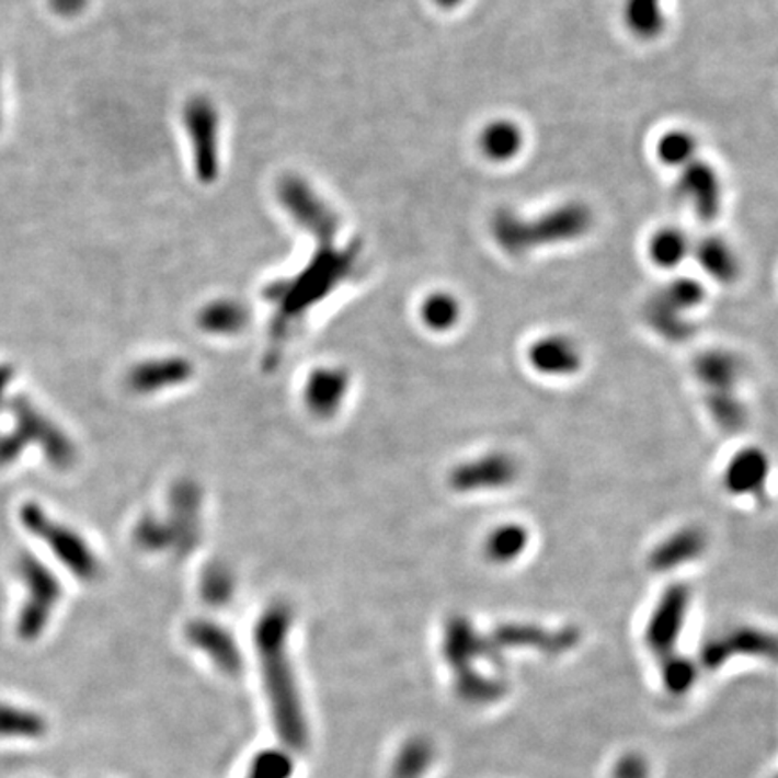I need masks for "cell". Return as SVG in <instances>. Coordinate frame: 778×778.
<instances>
[{
  "instance_id": "cell-1",
  "label": "cell",
  "mask_w": 778,
  "mask_h": 778,
  "mask_svg": "<svg viewBox=\"0 0 778 778\" xmlns=\"http://www.w3.org/2000/svg\"><path fill=\"white\" fill-rule=\"evenodd\" d=\"M287 626L288 618L284 609L268 613L259 626L256 645L262 656L263 679L273 705L274 723L278 728L279 737L284 739L290 748L301 750L305 748L309 735L293 665L285 648Z\"/></svg>"
},
{
  "instance_id": "cell-32",
  "label": "cell",
  "mask_w": 778,
  "mask_h": 778,
  "mask_svg": "<svg viewBox=\"0 0 778 778\" xmlns=\"http://www.w3.org/2000/svg\"><path fill=\"white\" fill-rule=\"evenodd\" d=\"M778 778V777H777Z\"/></svg>"
},
{
  "instance_id": "cell-24",
  "label": "cell",
  "mask_w": 778,
  "mask_h": 778,
  "mask_svg": "<svg viewBox=\"0 0 778 778\" xmlns=\"http://www.w3.org/2000/svg\"><path fill=\"white\" fill-rule=\"evenodd\" d=\"M422 316L431 329L447 330L455 327L456 321L460 318V305L450 294H433L425 299Z\"/></svg>"
},
{
  "instance_id": "cell-17",
  "label": "cell",
  "mask_w": 778,
  "mask_h": 778,
  "mask_svg": "<svg viewBox=\"0 0 778 778\" xmlns=\"http://www.w3.org/2000/svg\"><path fill=\"white\" fill-rule=\"evenodd\" d=\"M530 546V531L519 523H506L487 537L485 553L494 564H511L525 556Z\"/></svg>"
},
{
  "instance_id": "cell-6",
  "label": "cell",
  "mask_w": 778,
  "mask_h": 778,
  "mask_svg": "<svg viewBox=\"0 0 778 778\" xmlns=\"http://www.w3.org/2000/svg\"><path fill=\"white\" fill-rule=\"evenodd\" d=\"M690 592L683 584L667 587L651 613L645 627V643L660 657L674 654V648L687 620Z\"/></svg>"
},
{
  "instance_id": "cell-27",
  "label": "cell",
  "mask_w": 778,
  "mask_h": 778,
  "mask_svg": "<svg viewBox=\"0 0 778 778\" xmlns=\"http://www.w3.org/2000/svg\"><path fill=\"white\" fill-rule=\"evenodd\" d=\"M290 771H293V763L285 753L265 752L254 758L248 778H288Z\"/></svg>"
},
{
  "instance_id": "cell-3",
  "label": "cell",
  "mask_w": 778,
  "mask_h": 778,
  "mask_svg": "<svg viewBox=\"0 0 778 778\" xmlns=\"http://www.w3.org/2000/svg\"><path fill=\"white\" fill-rule=\"evenodd\" d=\"M705 299V288L698 279L677 278L652 296L648 304L649 323L662 335L683 339L690 334L685 313L696 309Z\"/></svg>"
},
{
  "instance_id": "cell-4",
  "label": "cell",
  "mask_w": 778,
  "mask_h": 778,
  "mask_svg": "<svg viewBox=\"0 0 778 778\" xmlns=\"http://www.w3.org/2000/svg\"><path fill=\"white\" fill-rule=\"evenodd\" d=\"M184 125L192 139L193 161L201 181L209 182L218 178V112L208 98L195 96L186 103Z\"/></svg>"
},
{
  "instance_id": "cell-31",
  "label": "cell",
  "mask_w": 778,
  "mask_h": 778,
  "mask_svg": "<svg viewBox=\"0 0 778 778\" xmlns=\"http://www.w3.org/2000/svg\"><path fill=\"white\" fill-rule=\"evenodd\" d=\"M0 125H2V77H0Z\"/></svg>"
},
{
  "instance_id": "cell-2",
  "label": "cell",
  "mask_w": 778,
  "mask_h": 778,
  "mask_svg": "<svg viewBox=\"0 0 778 778\" xmlns=\"http://www.w3.org/2000/svg\"><path fill=\"white\" fill-rule=\"evenodd\" d=\"M593 228V213L586 204L567 203L534 218L503 209L492 220L495 242L506 253L525 254L534 249L575 242Z\"/></svg>"
},
{
  "instance_id": "cell-7",
  "label": "cell",
  "mask_w": 778,
  "mask_h": 778,
  "mask_svg": "<svg viewBox=\"0 0 778 778\" xmlns=\"http://www.w3.org/2000/svg\"><path fill=\"white\" fill-rule=\"evenodd\" d=\"M677 195L702 222L716 220L723 208V182L718 170L699 157L682 168V175L677 179Z\"/></svg>"
},
{
  "instance_id": "cell-25",
  "label": "cell",
  "mask_w": 778,
  "mask_h": 778,
  "mask_svg": "<svg viewBox=\"0 0 778 778\" xmlns=\"http://www.w3.org/2000/svg\"><path fill=\"white\" fill-rule=\"evenodd\" d=\"M245 321V312L240 305L234 301H217L204 309V329L215 330V332H233L240 329Z\"/></svg>"
},
{
  "instance_id": "cell-22",
  "label": "cell",
  "mask_w": 778,
  "mask_h": 778,
  "mask_svg": "<svg viewBox=\"0 0 778 778\" xmlns=\"http://www.w3.org/2000/svg\"><path fill=\"white\" fill-rule=\"evenodd\" d=\"M435 757V750L427 739H413L400 750L394 760V778H420L430 769Z\"/></svg>"
},
{
  "instance_id": "cell-14",
  "label": "cell",
  "mask_w": 778,
  "mask_h": 778,
  "mask_svg": "<svg viewBox=\"0 0 778 778\" xmlns=\"http://www.w3.org/2000/svg\"><path fill=\"white\" fill-rule=\"evenodd\" d=\"M192 642L211 657L215 665L222 668L224 673H238L240 671V652L234 645L233 638L228 632L211 623H195L190 629Z\"/></svg>"
},
{
  "instance_id": "cell-21",
  "label": "cell",
  "mask_w": 778,
  "mask_h": 778,
  "mask_svg": "<svg viewBox=\"0 0 778 778\" xmlns=\"http://www.w3.org/2000/svg\"><path fill=\"white\" fill-rule=\"evenodd\" d=\"M657 159L673 168H685L698 159V139L687 130H671L660 137Z\"/></svg>"
},
{
  "instance_id": "cell-26",
  "label": "cell",
  "mask_w": 778,
  "mask_h": 778,
  "mask_svg": "<svg viewBox=\"0 0 778 778\" xmlns=\"http://www.w3.org/2000/svg\"><path fill=\"white\" fill-rule=\"evenodd\" d=\"M343 393V379L335 374H319L310 385V402L318 411L332 410Z\"/></svg>"
},
{
  "instance_id": "cell-18",
  "label": "cell",
  "mask_w": 778,
  "mask_h": 778,
  "mask_svg": "<svg viewBox=\"0 0 778 778\" xmlns=\"http://www.w3.org/2000/svg\"><path fill=\"white\" fill-rule=\"evenodd\" d=\"M623 21L632 35L652 41L665 30L663 0H626Z\"/></svg>"
},
{
  "instance_id": "cell-29",
  "label": "cell",
  "mask_w": 778,
  "mask_h": 778,
  "mask_svg": "<svg viewBox=\"0 0 778 778\" xmlns=\"http://www.w3.org/2000/svg\"><path fill=\"white\" fill-rule=\"evenodd\" d=\"M53 10L61 16H75L87 5V0H52Z\"/></svg>"
},
{
  "instance_id": "cell-20",
  "label": "cell",
  "mask_w": 778,
  "mask_h": 778,
  "mask_svg": "<svg viewBox=\"0 0 778 778\" xmlns=\"http://www.w3.org/2000/svg\"><path fill=\"white\" fill-rule=\"evenodd\" d=\"M696 371L708 388L713 391H728L737 382L739 363L726 352H710L698 361Z\"/></svg>"
},
{
  "instance_id": "cell-9",
  "label": "cell",
  "mask_w": 778,
  "mask_h": 778,
  "mask_svg": "<svg viewBox=\"0 0 778 778\" xmlns=\"http://www.w3.org/2000/svg\"><path fill=\"white\" fill-rule=\"evenodd\" d=\"M526 361L537 375L561 379L575 375L584 364L582 350L568 335L546 334L528 346Z\"/></svg>"
},
{
  "instance_id": "cell-28",
  "label": "cell",
  "mask_w": 778,
  "mask_h": 778,
  "mask_svg": "<svg viewBox=\"0 0 778 778\" xmlns=\"http://www.w3.org/2000/svg\"><path fill=\"white\" fill-rule=\"evenodd\" d=\"M648 777V764L638 755H627L620 758V763L615 768V778H645Z\"/></svg>"
},
{
  "instance_id": "cell-16",
  "label": "cell",
  "mask_w": 778,
  "mask_h": 778,
  "mask_svg": "<svg viewBox=\"0 0 778 778\" xmlns=\"http://www.w3.org/2000/svg\"><path fill=\"white\" fill-rule=\"evenodd\" d=\"M523 141V130L511 119H495L480 134L481 152L495 162L514 159L520 152Z\"/></svg>"
},
{
  "instance_id": "cell-23",
  "label": "cell",
  "mask_w": 778,
  "mask_h": 778,
  "mask_svg": "<svg viewBox=\"0 0 778 778\" xmlns=\"http://www.w3.org/2000/svg\"><path fill=\"white\" fill-rule=\"evenodd\" d=\"M696 679H698V671L687 657L677 654L662 657V682L668 693L683 696L694 687Z\"/></svg>"
},
{
  "instance_id": "cell-12",
  "label": "cell",
  "mask_w": 778,
  "mask_h": 778,
  "mask_svg": "<svg viewBox=\"0 0 778 778\" xmlns=\"http://www.w3.org/2000/svg\"><path fill=\"white\" fill-rule=\"evenodd\" d=\"M693 254L702 273L719 284H733L741 273V263L735 249L724 238H702L694 245Z\"/></svg>"
},
{
  "instance_id": "cell-11",
  "label": "cell",
  "mask_w": 778,
  "mask_h": 778,
  "mask_svg": "<svg viewBox=\"0 0 778 778\" xmlns=\"http://www.w3.org/2000/svg\"><path fill=\"white\" fill-rule=\"evenodd\" d=\"M516 478L517 464L514 458L494 453L458 467L453 474V485L464 492L501 489L511 485Z\"/></svg>"
},
{
  "instance_id": "cell-30",
  "label": "cell",
  "mask_w": 778,
  "mask_h": 778,
  "mask_svg": "<svg viewBox=\"0 0 778 778\" xmlns=\"http://www.w3.org/2000/svg\"><path fill=\"white\" fill-rule=\"evenodd\" d=\"M436 2L444 5V8H455V5L460 4L461 0H436Z\"/></svg>"
},
{
  "instance_id": "cell-13",
  "label": "cell",
  "mask_w": 778,
  "mask_h": 778,
  "mask_svg": "<svg viewBox=\"0 0 778 778\" xmlns=\"http://www.w3.org/2000/svg\"><path fill=\"white\" fill-rule=\"evenodd\" d=\"M705 546H707V537L701 530L683 528L656 546V550L652 551L651 567L660 571L683 567L698 559Z\"/></svg>"
},
{
  "instance_id": "cell-5",
  "label": "cell",
  "mask_w": 778,
  "mask_h": 778,
  "mask_svg": "<svg viewBox=\"0 0 778 778\" xmlns=\"http://www.w3.org/2000/svg\"><path fill=\"white\" fill-rule=\"evenodd\" d=\"M279 198L305 229L316 234L319 243L334 242L339 220L329 204L299 178H287L279 184Z\"/></svg>"
},
{
  "instance_id": "cell-8",
  "label": "cell",
  "mask_w": 778,
  "mask_h": 778,
  "mask_svg": "<svg viewBox=\"0 0 778 778\" xmlns=\"http://www.w3.org/2000/svg\"><path fill=\"white\" fill-rule=\"evenodd\" d=\"M733 656L766 657L777 662L778 637L760 629L744 627L728 632V637L712 640L702 649V663L708 668L721 667Z\"/></svg>"
},
{
  "instance_id": "cell-10",
  "label": "cell",
  "mask_w": 778,
  "mask_h": 778,
  "mask_svg": "<svg viewBox=\"0 0 778 778\" xmlns=\"http://www.w3.org/2000/svg\"><path fill=\"white\" fill-rule=\"evenodd\" d=\"M768 456L758 447H744L728 460L723 470L724 491L735 497H757L769 480Z\"/></svg>"
},
{
  "instance_id": "cell-19",
  "label": "cell",
  "mask_w": 778,
  "mask_h": 778,
  "mask_svg": "<svg viewBox=\"0 0 778 778\" xmlns=\"http://www.w3.org/2000/svg\"><path fill=\"white\" fill-rule=\"evenodd\" d=\"M693 242L679 228H663L651 238L649 254L657 267L676 268L693 254Z\"/></svg>"
},
{
  "instance_id": "cell-15",
  "label": "cell",
  "mask_w": 778,
  "mask_h": 778,
  "mask_svg": "<svg viewBox=\"0 0 778 778\" xmlns=\"http://www.w3.org/2000/svg\"><path fill=\"white\" fill-rule=\"evenodd\" d=\"M49 724L41 712L33 708L0 702V739L35 741L46 737Z\"/></svg>"
}]
</instances>
